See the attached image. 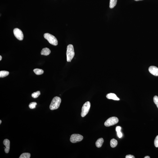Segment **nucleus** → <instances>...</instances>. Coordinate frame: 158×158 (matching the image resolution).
I'll return each instance as SVG.
<instances>
[{
  "label": "nucleus",
  "mask_w": 158,
  "mask_h": 158,
  "mask_svg": "<svg viewBox=\"0 0 158 158\" xmlns=\"http://www.w3.org/2000/svg\"><path fill=\"white\" fill-rule=\"evenodd\" d=\"M66 55L67 61V62H71L75 55L74 47L72 45L70 44L68 46Z\"/></svg>",
  "instance_id": "f257e3e1"
},
{
  "label": "nucleus",
  "mask_w": 158,
  "mask_h": 158,
  "mask_svg": "<svg viewBox=\"0 0 158 158\" xmlns=\"http://www.w3.org/2000/svg\"><path fill=\"white\" fill-rule=\"evenodd\" d=\"M61 102V99L59 97L56 96L54 97L50 105V109L51 110H54L58 108Z\"/></svg>",
  "instance_id": "f03ea898"
},
{
  "label": "nucleus",
  "mask_w": 158,
  "mask_h": 158,
  "mask_svg": "<svg viewBox=\"0 0 158 158\" xmlns=\"http://www.w3.org/2000/svg\"><path fill=\"white\" fill-rule=\"evenodd\" d=\"M44 38L48 41V42L53 45L56 46L58 42L56 37L49 33H46L44 35Z\"/></svg>",
  "instance_id": "7ed1b4c3"
},
{
  "label": "nucleus",
  "mask_w": 158,
  "mask_h": 158,
  "mask_svg": "<svg viewBox=\"0 0 158 158\" xmlns=\"http://www.w3.org/2000/svg\"><path fill=\"white\" fill-rule=\"evenodd\" d=\"M91 107V103L89 101H87L83 104L82 107L81 115L82 117L85 116L89 112Z\"/></svg>",
  "instance_id": "20e7f679"
},
{
  "label": "nucleus",
  "mask_w": 158,
  "mask_h": 158,
  "mask_svg": "<svg viewBox=\"0 0 158 158\" xmlns=\"http://www.w3.org/2000/svg\"><path fill=\"white\" fill-rule=\"evenodd\" d=\"M119 122V119L116 117H112L109 118L105 122L104 125L106 127H110L117 124Z\"/></svg>",
  "instance_id": "39448f33"
},
{
  "label": "nucleus",
  "mask_w": 158,
  "mask_h": 158,
  "mask_svg": "<svg viewBox=\"0 0 158 158\" xmlns=\"http://www.w3.org/2000/svg\"><path fill=\"white\" fill-rule=\"evenodd\" d=\"M83 136L81 135L74 134L72 135L70 138V142L73 143L81 142L83 139Z\"/></svg>",
  "instance_id": "423d86ee"
},
{
  "label": "nucleus",
  "mask_w": 158,
  "mask_h": 158,
  "mask_svg": "<svg viewBox=\"0 0 158 158\" xmlns=\"http://www.w3.org/2000/svg\"><path fill=\"white\" fill-rule=\"evenodd\" d=\"M14 34L16 38L20 41L23 40L24 39V35L22 31L18 28H15L13 31Z\"/></svg>",
  "instance_id": "0eeeda50"
},
{
  "label": "nucleus",
  "mask_w": 158,
  "mask_h": 158,
  "mask_svg": "<svg viewBox=\"0 0 158 158\" xmlns=\"http://www.w3.org/2000/svg\"><path fill=\"white\" fill-rule=\"evenodd\" d=\"M148 70L151 74L155 76H158V68L154 66H150Z\"/></svg>",
  "instance_id": "6e6552de"
},
{
  "label": "nucleus",
  "mask_w": 158,
  "mask_h": 158,
  "mask_svg": "<svg viewBox=\"0 0 158 158\" xmlns=\"http://www.w3.org/2000/svg\"><path fill=\"white\" fill-rule=\"evenodd\" d=\"M3 144L5 146V152L6 153H8L9 152L10 147V142L8 139H5L3 142Z\"/></svg>",
  "instance_id": "1a4fd4ad"
},
{
  "label": "nucleus",
  "mask_w": 158,
  "mask_h": 158,
  "mask_svg": "<svg viewBox=\"0 0 158 158\" xmlns=\"http://www.w3.org/2000/svg\"><path fill=\"white\" fill-rule=\"evenodd\" d=\"M106 97L107 99H112L115 101H119L120 100L118 97H117L116 95L113 93H110L108 94L107 95Z\"/></svg>",
  "instance_id": "9d476101"
},
{
  "label": "nucleus",
  "mask_w": 158,
  "mask_h": 158,
  "mask_svg": "<svg viewBox=\"0 0 158 158\" xmlns=\"http://www.w3.org/2000/svg\"><path fill=\"white\" fill-rule=\"evenodd\" d=\"M51 53V50L49 49L46 47L42 50L41 52V54L44 56H47L49 55Z\"/></svg>",
  "instance_id": "9b49d317"
},
{
  "label": "nucleus",
  "mask_w": 158,
  "mask_h": 158,
  "mask_svg": "<svg viewBox=\"0 0 158 158\" xmlns=\"http://www.w3.org/2000/svg\"><path fill=\"white\" fill-rule=\"evenodd\" d=\"M104 142V140L103 138H101L98 139L96 141V147L98 148L101 147L103 143Z\"/></svg>",
  "instance_id": "f8f14e48"
},
{
  "label": "nucleus",
  "mask_w": 158,
  "mask_h": 158,
  "mask_svg": "<svg viewBox=\"0 0 158 158\" xmlns=\"http://www.w3.org/2000/svg\"><path fill=\"white\" fill-rule=\"evenodd\" d=\"M117 141L115 139L113 138L111 140L110 142V146L113 148L116 147L117 145Z\"/></svg>",
  "instance_id": "ddd939ff"
},
{
  "label": "nucleus",
  "mask_w": 158,
  "mask_h": 158,
  "mask_svg": "<svg viewBox=\"0 0 158 158\" xmlns=\"http://www.w3.org/2000/svg\"><path fill=\"white\" fill-rule=\"evenodd\" d=\"M9 72L6 71H0V77L3 78L8 76Z\"/></svg>",
  "instance_id": "4468645a"
},
{
  "label": "nucleus",
  "mask_w": 158,
  "mask_h": 158,
  "mask_svg": "<svg viewBox=\"0 0 158 158\" xmlns=\"http://www.w3.org/2000/svg\"><path fill=\"white\" fill-rule=\"evenodd\" d=\"M33 71L37 75H41L44 72L43 70L39 69H35L33 70Z\"/></svg>",
  "instance_id": "2eb2a0df"
},
{
  "label": "nucleus",
  "mask_w": 158,
  "mask_h": 158,
  "mask_svg": "<svg viewBox=\"0 0 158 158\" xmlns=\"http://www.w3.org/2000/svg\"><path fill=\"white\" fill-rule=\"evenodd\" d=\"M117 0H110V7L112 9L115 7L117 4Z\"/></svg>",
  "instance_id": "dca6fc26"
},
{
  "label": "nucleus",
  "mask_w": 158,
  "mask_h": 158,
  "mask_svg": "<svg viewBox=\"0 0 158 158\" xmlns=\"http://www.w3.org/2000/svg\"><path fill=\"white\" fill-rule=\"evenodd\" d=\"M31 154L29 153H24L20 155V158H30Z\"/></svg>",
  "instance_id": "f3484780"
},
{
  "label": "nucleus",
  "mask_w": 158,
  "mask_h": 158,
  "mask_svg": "<svg viewBox=\"0 0 158 158\" xmlns=\"http://www.w3.org/2000/svg\"><path fill=\"white\" fill-rule=\"evenodd\" d=\"M41 94V92L39 91L37 92H33L31 95L32 97L33 98H37L39 97L40 95Z\"/></svg>",
  "instance_id": "a211bd4d"
},
{
  "label": "nucleus",
  "mask_w": 158,
  "mask_h": 158,
  "mask_svg": "<svg viewBox=\"0 0 158 158\" xmlns=\"http://www.w3.org/2000/svg\"><path fill=\"white\" fill-rule=\"evenodd\" d=\"M37 105L36 102H33L30 103L29 105V107L31 109L35 108Z\"/></svg>",
  "instance_id": "6ab92c4d"
},
{
  "label": "nucleus",
  "mask_w": 158,
  "mask_h": 158,
  "mask_svg": "<svg viewBox=\"0 0 158 158\" xmlns=\"http://www.w3.org/2000/svg\"><path fill=\"white\" fill-rule=\"evenodd\" d=\"M153 101L158 108V96H154L153 97Z\"/></svg>",
  "instance_id": "aec40b11"
},
{
  "label": "nucleus",
  "mask_w": 158,
  "mask_h": 158,
  "mask_svg": "<svg viewBox=\"0 0 158 158\" xmlns=\"http://www.w3.org/2000/svg\"><path fill=\"white\" fill-rule=\"evenodd\" d=\"M154 143L155 147L157 148L158 147V135L155 138Z\"/></svg>",
  "instance_id": "412c9836"
},
{
  "label": "nucleus",
  "mask_w": 158,
  "mask_h": 158,
  "mask_svg": "<svg viewBox=\"0 0 158 158\" xmlns=\"http://www.w3.org/2000/svg\"><path fill=\"white\" fill-rule=\"evenodd\" d=\"M117 136L119 138H122V134L121 132V131L117 132Z\"/></svg>",
  "instance_id": "4be33fe9"
},
{
  "label": "nucleus",
  "mask_w": 158,
  "mask_h": 158,
  "mask_svg": "<svg viewBox=\"0 0 158 158\" xmlns=\"http://www.w3.org/2000/svg\"><path fill=\"white\" fill-rule=\"evenodd\" d=\"M126 158H135L134 156L131 155H128L126 156Z\"/></svg>",
  "instance_id": "5701e85b"
},
{
  "label": "nucleus",
  "mask_w": 158,
  "mask_h": 158,
  "mask_svg": "<svg viewBox=\"0 0 158 158\" xmlns=\"http://www.w3.org/2000/svg\"><path fill=\"white\" fill-rule=\"evenodd\" d=\"M121 127L120 126H117L116 127V132L118 131H121Z\"/></svg>",
  "instance_id": "b1692460"
},
{
  "label": "nucleus",
  "mask_w": 158,
  "mask_h": 158,
  "mask_svg": "<svg viewBox=\"0 0 158 158\" xmlns=\"http://www.w3.org/2000/svg\"><path fill=\"white\" fill-rule=\"evenodd\" d=\"M144 158H150V157L149 156H145V157H144Z\"/></svg>",
  "instance_id": "393cba45"
},
{
  "label": "nucleus",
  "mask_w": 158,
  "mask_h": 158,
  "mask_svg": "<svg viewBox=\"0 0 158 158\" xmlns=\"http://www.w3.org/2000/svg\"><path fill=\"white\" fill-rule=\"evenodd\" d=\"M2 56H0V61H1V60H2Z\"/></svg>",
  "instance_id": "a878e982"
},
{
  "label": "nucleus",
  "mask_w": 158,
  "mask_h": 158,
  "mask_svg": "<svg viewBox=\"0 0 158 158\" xmlns=\"http://www.w3.org/2000/svg\"><path fill=\"white\" fill-rule=\"evenodd\" d=\"M134 0L137 1H139L143 0Z\"/></svg>",
  "instance_id": "bb28decb"
},
{
  "label": "nucleus",
  "mask_w": 158,
  "mask_h": 158,
  "mask_svg": "<svg viewBox=\"0 0 158 158\" xmlns=\"http://www.w3.org/2000/svg\"><path fill=\"white\" fill-rule=\"evenodd\" d=\"M1 123H2V121L0 120V124H1Z\"/></svg>",
  "instance_id": "cd10ccee"
}]
</instances>
